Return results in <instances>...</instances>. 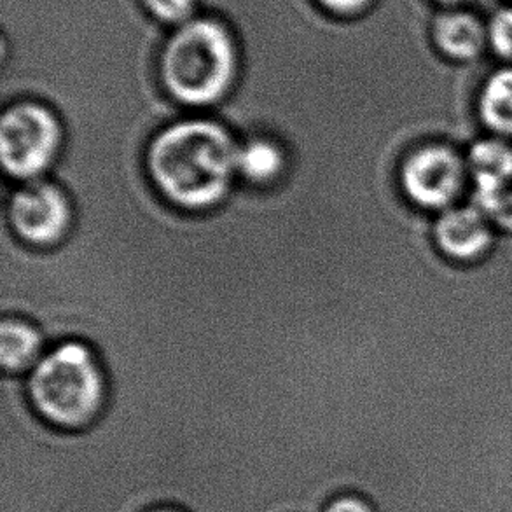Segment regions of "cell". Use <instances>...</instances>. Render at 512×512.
<instances>
[{
	"label": "cell",
	"mask_w": 512,
	"mask_h": 512,
	"mask_svg": "<svg viewBox=\"0 0 512 512\" xmlns=\"http://www.w3.org/2000/svg\"><path fill=\"white\" fill-rule=\"evenodd\" d=\"M240 139L210 114H187L149 140L144 167L154 191L184 214L205 215L238 186Z\"/></svg>",
	"instance_id": "obj_1"
},
{
	"label": "cell",
	"mask_w": 512,
	"mask_h": 512,
	"mask_svg": "<svg viewBox=\"0 0 512 512\" xmlns=\"http://www.w3.org/2000/svg\"><path fill=\"white\" fill-rule=\"evenodd\" d=\"M242 77L235 32L214 14L168 32L158 53V79L173 104L187 114H208L224 104Z\"/></svg>",
	"instance_id": "obj_2"
},
{
	"label": "cell",
	"mask_w": 512,
	"mask_h": 512,
	"mask_svg": "<svg viewBox=\"0 0 512 512\" xmlns=\"http://www.w3.org/2000/svg\"><path fill=\"white\" fill-rule=\"evenodd\" d=\"M35 415L55 429H90L104 415L109 378L97 350L83 340H63L48 348L23 378Z\"/></svg>",
	"instance_id": "obj_3"
},
{
	"label": "cell",
	"mask_w": 512,
	"mask_h": 512,
	"mask_svg": "<svg viewBox=\"0 0 512 512\" xmlns=\"http://www.w3.org/2000/svg\"><path fill=\"white\" fill-rule=\"evenodd\" d=\"M0 109L4 180L21 184L51 177L65 147V126L58 112L35 98H21Z\"/></svg>",
	"instance_id": "obj_4"
},
{
	"label": "cell",
	"mask_w": 512,
	"mask_h": 512,
	"mask_svg": "<svg viewBox=\"0 0 512 512\" xmlns=\"http://www.w3.org/2000/svg\"><path fill=\"white\" fill-rule=\"evenodd\" d=\"M0 226L32 249L51 250L69 240L76 207L69 191L53 177L2 182Z\"/></svg>",
	"instance_id": "obj_5"
},
{
	"label": "cell",
	"mask_w": 512,
	"mask_h": 512,
	"mask_svg": "<svg viewBox=\"0 0 512 512\" xmlns=\"http://www.w3.org/2000/svg\"><path fill=\"white\" fill-rule=\"evenodd\" d=\"M469 180L465 156L457 147L439 140H425L409 149L397 172L404 200L427 214H441L458 205Z\"/></svg>",
	"instance_id": "obj_6"
},
{
	"label": "cell",
	"mask_w": 512,
	"mask_h": 512,
	"mask_svg": "<svg viewBox=\"0 0 512 512\" xmlns=\"http://www.w3.org/2000/svg\"><path fill=\"white\" fill-rule=\"evenodd\" d=\"M430 235L436 249L453 263L479 261L495 243L492 222L474 203L455 205L437 214Z\"/></svg>",
	"instance_id": "obj_7"
},
{
	"label": "cell",
	"mask_w": 512,
	"mask_h": 512,
	"mask_svg": "<svg viewBox=\"0 0 512 512\" xmlns=\"http://www.w3.org/2000/svg\"><path fill=\"white\" fill-rule=\"evenodd\" d=\"M291 160L284 144L270 135L240 139L236 153L238 182L252 189L278 186L289 172Z\"/></svg>",
	"instance_id": "obj_8"
},
{
	"label": "cell",
	"mask_w": 512,
	"mask_h": 512,
	"mask_svg": "<svg viewBox=\"0 0 512 512\" xmlns=\"http://www.w3.org/2000/svg\"><path fill=\"white\" fill-rule=\"evenodd\" d=\"M41 327L23 317H0V369L6 376L25 378L48 352Z\"/></svg>",
	"instance_id": "obj_9"
},
{
	"label": "cell",
	"mask_w": 512,
	"mask_h": 512,
	"mask_svg": "<svg viewBox=\"0 0 512 512\" xmlns=\"http://www.w3.org/2000/svg\"><path fill=\"white\" fill-rule=\"evenodd\" d=\"M436 48L457 62H471L481 55L488 34L472 14H444L432 28Z\"/></svg>",
	"instance_id": "obj_10"
},
{
	"label": "cell",
	"mask_w": 512,
	"mask_h": 512,
	"mask_svg": "<svg viewBox=\"0 0 512 512\" xmlns=\"http://www.w3.org/2000/svg\"><path fill=\"white\" fill-rule=\"evenodd\" d=\"M476 114L488 132L512 142V67L486 79L476 100Z\"/></svg>",
	"instance_id": "obj_11"
},
{
	"label": "cell",
	"mask_w": 512,
	"mask_h": 512,
	"mask_svg": "<svg viewBox=\"0 0 512 512\" xmlns=\"http://www.w3.org/2000/svg\"><path fill=\"white\" fill-rule=\"evenodd\" d=\"M472 186L512 184V142L502 137H486L472 142L465 154Z\"/></svg>",
	"instance_id": "obj_12"
},
{
	"label": "cell",
	"mask_w": 512,
	"mask_h": 512,
	"mask_svg": "<svg viewBox=\"0 0 512 512\" xmlns=\"http://www.w3.org/2000/svg\"><path fill=\"white\" fill-rule=\"evenodd\" d=\"M472 203L490 219L493 228L512 233V184L474 186Z\"/></svg>",
	"instance_id": "obj_13"
},
{
	"label": "cell",
	"mask_w": 512,
	"mask_h": 512,
	"mask_svg": "<svg viewBox=\"0 0 512 512\" xmlns=\"http://www.w3.org/2000/svg\"><path fill=\"white\" fill-rule=\"evenodd\" d=\"M140 4L154 21L173 30L200 16L198 0H140Z\"/></svg>",
	"instance_id": "obj_14"
},
{
	"label": "cell",
	"mask_w": 512,
	"mask_h": 512,
	"mask_svg": "<svg viewBox=\"0 0 512 512\" xmlns=\"http://www.w3.org/2000/svg\"><path fill=\"white\" fill-rule=\"evenodd\" d=\"M488 42L502 58H512V9H502L488 25Z\"/></svg>",
	"instance_id": "obj_15"
},
{
	"label": "cell",
	"mask_w": 512,
	"mask_h": 512,
	"mask_svg": "<svg viewBox=\"0 0 512 512\" xmlns=\"http://www.w3.org/2000/svg\"><path fill=\"white\" fill-rule=\"evenodd\" d=\"M320 9L334 18L352 20L366 14L374 6L376 0H315Z\"/></svg>",
	"instance_id": "obj_16"
},
{
	"label": "cell",
	"mask_w": 512,
	"mask_h": 512,
	"mask_svg": "<svg viewBox=\"0 0 512 512\" xmlns=\"http://www.w3.org/2000/svg\"><path fill=\"white\" fill-rule=\"evenodd\" d=\"M322 512H378L371 500L360 493L346 492L334 497Z\"/></svg>",
	"instance_id": "obj_17"
},
{
	"label": "cell",
	"mask_w": 512,
	"mask_h": 512,
	"mask_svg": "<svg viewBox=\"0 0 512 512\" xmlns=\"http://www.w3.org/2000/svg\"><path fill=\"white\" fill-rule=\"evenodd\" d=\"M144 512H186L182 511L180 507L175 506H154L151 507V509H147V511Z\"/></svg>",
	"instance_id": "obj_18"
},
{
	"label": "cell",
	"mask_w": 512,
	"mask_h": 512,
	"mask_svg": "<svg viewBox=\"0 0 512 512\" xmlns=\"http://www.w3.org/2000/svg\"><path fill=\"white\" fill-rule=\"evenodd\" d=\"M441 2H458V0H441Z\"/></svg>",
	"instance_id": "obj_19"
}]
</instances>
